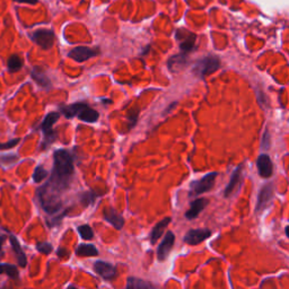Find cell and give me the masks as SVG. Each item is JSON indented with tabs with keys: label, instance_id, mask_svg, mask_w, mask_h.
I'll use <instances>...</instances> for the list:
<instances>
[{
	"label": "cell",
	"instance_id": "cell-2",
	"mask_svg": "<svg viewBox=\"0 0 289 289\" xmlns=\"http://www.w3.org/2000/svg\"><path fill=\"white\" fill-rule=\"evenodd\" d=\"M220 67V60L218 57L216 56H207L205 58L199 59V60L194 63L192 68L193 74L197 77H203L206 75H210L215 72Z\"/></svg>",
	"mask_w": 289,
	"mask_h": 289
},
{
	"label": "cell",
	"instance_id": "cell-15",
	"mask_svg": "<svg viewBox=\"0 0 289 289\" xmlns=\"http://www.w3.org/2000/svg\"><path fill=\"white\" fill-rule=\"evenodd\" d=\"M77 118L80 119V120L84 122H88V123H94L97 120H99L100 114L96 110L92 109L91 106H88L86 103L83 105V108L80 109V111L77 114Z\"/></svg>",
	"mask_w": 289,
	"mask_h": 289
},
{
	"label": "cell",
	"instance_id": "cell-21",
	"mask_svg": "<svg viewBox=\"0 0 289 289\" xmlns=\"http://www.w3.org/2000/svg\"><path fill=\"white\" fill-rule=\"evenodd\" d=\"M126 289H156V287L147 280L130 277L127 282Z\"/></svg>",
	"mask_w": 289,
	"mask_h": 289
},
{
	"label": "cell",
	"instance_id": "cell-29",
	"mask_svg": "<svg viewBox=\"0 0 289 289\" xmlns=\"http://www.w3.org/2000/svg\"><path fill=\"white\" fill-rule=\"evenodd\" d=\"M138 116H139V110L136 109V108L131 110V111H129L128 113H127V119H128V121H129L128 130H130L136 125V123H137Z\"/></svg>",
	"mask_w": 289,
	"mask_h": 289
},
{
	"label": "cell",
	"instance_id": "cell-4",
	"mask_svg": "<svg viewBox=\"0 0 289 289\" xmlns=\"http://www.w3.org/2000/svg\"><path fill=\"white\" fill-rule=\"evenodd\" d=\"M217 177V173L212 172L207 174L203 177H201L200 180H195L193 182H191L190 184V195L191 197H195V195L202 194L212 189V186L215 184Z\"/></svg>",
	"mask_w": 289,
	"mask_h": 289
},
{
	"label": "cell",
	"instance_id": "cell-13",
	"mask_svg": "<svg viewBox=\"0 0 289 289\" xmlns=\"http://www.w3.org/2000/svg\"><path fill=\"white\" fill-rule=\"evenodd\" d=\"M208 203H209V201H208L206 198L195 199L194 201L191 202L190 209L185 212L186 219H194V218H197L198 215L200 214V212L203 209H205Z\"/></svg>",
	"mask_w": 289,
	"mask_h": 289
},
{
	"label": "cell",
	"instance_id": "cell-36",
	"mask_svg": "<svg viewBox=\"0 0 289 289\" xmlns=\"http://www.w3.org/2000/svg\"><path fill=\"white\" fill-rule=\"evenodd\" d=\"M285 232H286V236H289V233H288V226L285 227Z\"/></svg>",
	"mask_w": 289,
	"mask_h": 289
},
{
	"label": "cell",
	"instance_id": "cell-11",
	"mask_svg": "<svg viewBox=\"0 0 289 289\" xmlns=\"http://www.w3.org/2000/svg\"><path fill=\"white\" fill-rule=\"evenodd\" d=\"M257 166H258V171L260 176L263 178H269L271 177L274 173V164L271 161V158L269 155L267 154H262L259 156L258 161H257Z\"/></svg>",
	"mask_w": 289,
	"mask_h": 289
},
{
	"label": "cell",
	"instance_id": "cell-6",
	"mask_svg": "<svg viewBox=\"0 0 289 289\" xmlns=\"http://www.w3.org/2000/svg\"><path fill=\"white\" fill-rule=\"evenodd\" d=\"M100 54L99 48H87V46H77V48L72 49L68 57L74 59L77 62H84L88 60V59L94 58Z\"/></svg>",
	"mask_w": 289,
	"mask_h": 289
},
{
	"label": "cell",
	"instance_id": "cell-30",
	"mask_svg": "<svg viewBox=\"0 0 289 289\" xmlns=\"http://www.w3.org/2000/svg\"><path fill=\"white\" fill-rule=\"evenodd\" d=\"M36 250L43 254H49L52 252L53 248H52V245L48 243V242H41V243L36 244Z\"/></svg>",
	"mask_w": 289,
	"mask_h": 289
},
{
	"label": "cell",
	"instance_id": "cell-18",
	"mask_svg": "<svg viewBox=\"0 0 289 289\" xmlns=\"http://www.w3.org/2000/svg\"><path fill=\"white\" fill-rule=\"evenodd\" d=\"M172 222L171 217H166L163 220H160L159 223L156 224V226L152 228V231L150 233V243L156 244V242L160 239V236L163 235V232L165 231V228L168 226V224Z\"/></svg>",
	"mask_w": 289,
	"mask_h": 289
},
{
	"label": "cell",
	"instance_id": "cell-32",
	"mask_svg": "<svg viewBox=\"0 0 289 289\" xmlns=\"http://www.w3.org/2000/svg\"><path fill=\"white\" fill-rule=\"evenodd\" d=\"M270 147V136L268 131H266L262 138V148L263 149H268Z\"/></svg>",
	"mask_w": 289,
	"mask_h": 289
},
{
	"label": "cell",
	"instance_id": "cell-34",
	"mask_svg": "<svg viewBox=\"0 0 289 289\" xmlns=\"http://www.w3.org/2000/svg\"><path fill=\"white\" fill-rule=\"evenodd\" d=\"M58 256L59 257H69V253H68V251L66 249H59L58 250Z\"/></svg>",
	"mask_w": 289,
	"mask_h": 289
},
{
	"label": "cell",
	"instance_id": "cell-31",
	"mask_svg": "<svg viewBox=\"0 0 289 289\" xmlns=\"http://www.w3.org/2000/svg\"><path fill=\"white\" fill-rule=\"evenodd\" d=\"M19 143V139L16 138V139H11L9 142L6 143V144H1L0 143V150L2 149H11L12 147H15L17 144Z\"/></svg>",
	"mask_w": 289,
	"mask_h": 289
},
{
	"label": "cell",
	"instance_id": "cell-22",
	"mask_svg": "<svg viewBox=\"0 0 289 289\" xmlns=\"http://www.w3.org/2000/svg\"><path fill=\"white\" fill-rule=\"evenodd\" d=\"M84 104H85L84 102H77V103L60 106V113H62L63 116L68 119L75 118V117H77L78 112L80 111V109L83 108Z\"/></svg>",
	"mask_w": 289,
	"mask_h": 289
},
{
	"label": "cell",
	"instance_id": "cell-33",
	"mask_svg": "<svg viewBox=\"0 0 289 289\" xmlns=\"http://www.w3.org/2000/svg\"><path fill=\"white\" fill-rule=\"evenodd\" d=\"M16 2H22V3H29V5H35L39 0H14Z\"/></svg>",
	"mask_w": 289,
	"mask_h": 289
},
{
	"label": "cell",
	"instance_id": "cell-8",
	"mask_svg": "<svg viewBox=\"0 0 289 289\" xmlns=\"http://www.w3.org/2000/svg\"><path fill=\"white\" fill-rule=\"evenodd\" d=\"M211 236V231L208 228H199V229H190L184 236V242L190 245H197L202 243L203 241L209 239Z\"/></svg>",
	"mask_w": 289,
	"mask_h": 289
},
{
	"label": "cell",
	"instance_id": "cell-17",
	"mask_svg": "<svg viewBox=\"0 0 289 289\" xmlns=\"http://www.w3.org/2000/svg\"><path fill=\"white\" fill-rule=\"evenodd\" d=\"M181 39H182V41L180 42L181 53L186 54V56H188L191 51H193V49H194L195 41H197V35H195V34H193V33L188 32L186 33V35L182 36Z\"/></svg>",
	"mask_w": 289,
	"mask_h": 289
},
{
	"label": "cell",
	"instance_id": "cell-20",
	"mask_svg": "<svg viewBox=\"0 0 289 289\" xmlns=\"http://www.w3.org/2000/svg\"><path fill=\"white\" fill-rule=\"evenodd\" d=\"M31 76H32L34 82H35L37 85H40L41 87L49 88L51 86V82H50L49 77L45 75V72L42 70L40 67L33 68Z\"/></svg>",
	"mask_w": 289,
	"mask_h": 289
},
{
	"label": "cell",
	"instance_id": "cell-3",
	"mask_svg": "<svg viewBox=\"0 0 289 289\" xmlns=\"http://www.w3.org/2000/svg\"><path fill=\"white\" fill-rule=\"evenodd\" d=\"M59 118H60V113L50 112L48 116L44 118L43 122H42L41 129L42 131H43V135H44L43 144H42V148H43V149L48 146H50V144H52L57 138V134L54 133V130H53V125L59 120Z\"/></svg>",
	"mask_w": 289,
	"mask_h": 289
},
{
	"label": "cell",
	"instance_id": "cell-16",
	"mask_svg": "<svg viewBox=\"0 0 289 289\" xmlns=\"http://www.w3.org/2000/svg\"><path fill=\"white\" fill-rule=\"evenodd\" d=\"M9 241H10L11 248H12V250H14V253L16 256L17 261H18V265L22 268H25L26 267V263H27V259H26V256H25L22 246H20V244H19L18 240H17L14 235H10Z\"/></svg>",
	"mask_w": 289,
	"mask_h": 289
},
{
	"label": "cell",
	"instance_id": "cell-25",
	"mask_svg": "<svg viewBox=\"0 0 289 289\" xmlns=\"http://www.w3.org/2000/svg\"><path fill=\"white\" fill-rule=\"evenodd\" d=\"M8 70L10 72H16L22 69V67L24 65V62L22 60V58L19 56H17V54H14V56H11L9 59H8Z\"/></svg>",
	"mask_w": 289,
	"mask_h": 289
},
{
	"label": "cell",
	"instance_id": "cell-9",
	"mask_svg": "<svg viewBox=\"0 0 289 289\" xmlns=\"http://www.w3.org/2000/svg\"><path fill=\"white\" fill-rule=\"evenodd\" d=\"M174 243H175V235L172 232H167L159 244L158 249H157V259L159 261L166 260L169 252L173 249Z\"/></svg>",
	"mask_w": 289,
	"mask_h": 289
},
{
	"label": "cell",
	"instance_id": "cell-24",
	"mask_svg": "<svg viewBox=\"0 0 289 289\" xmlns=\"http://www.w3.org/2000/svg\"><path fill=\"white\" fill-rule=\"evenodd\" d=\"M0 275H6L12 279H18L19 277L17 268L9 263H0Z\"/></svg>",
	"mask_w": 289,
	"mask_h": 289
},
{
	"label": "cell",
	"instance_id": "cell-7",
	"mask_svg": "<svg viewBox=\"0 0 289 289\" xmlns=\"http://www.w3.org/2000/svg\"><path fill=\"white\" fill-rule=\"evenodd\" d=\"M274 198V184L273 183H267L263 185L260 192L258 195V202L256 207L257 212H261L266 209V208L270 205L271 200Z\"/></svg>",
	"mask_w": 289,
	"mask_h": 289
},
{
	"label": "cell",
	"instance_id": "cell-14",
	"mask_svg": "<svg viewBox=\"0 0 289 289\" xmlns=\"http://www.w3.org/2000/svg\"><path fill=\"white\" fill-rule=\"evenodd\" d=\"M242 165H240L239 167H237L235 171H234L233 175L231 177V181H229L228 185L226 186V189L224 191V197H231V195L235 192V190L239 188L240 184H241V175H242Z\"/></svg>",
	"mask_w": 289,
	"mask_h": 289
},
{
	"label": "cell",
	"instance_id": "cell-28",
	"mask_svg": "<svg viewBox=\"0 0 289 289\" xmlns=\"http://www.w3.org/2000/svg\"><path fill=\"white\" fill-rule=\"evenodd\" d=\"M48 171L43 167V166H37L35 168V171H34V174H33V180L34 182H36V183H40V182H42L44 180V178L48 176Z\"/></svg>",
	"mask_w": 289,
	"mask_h": 289
},
{
	"label": "cell",
	"instance_id": "cell-1",
	"mask_svg": "<svg viewBox=\"0 0 289 289\" xmlns=\"http://www.w3.org/2000/svg\"><path fill=\"white\" fill-rule=\"evenodd\" d=\"M74 158L66 149H58L53 154V169L49 181L37 190V199L43 210L54 215L62 208L61 197L69 189L74 176Z\"/></svg>",
	"mask_w": 289,
	"mask_h": 289
},
{
	"label": "cell",
	"instance_id": "cell-26",
	"mask_svg": "<svg viewBox=\"0 0 289 289\" xmlns=\"http://www.w3.org/2000/svg\"><path fill=\"white\" fill-rule=\"evenodd\" d=\"M99 197V194L93 192V191H87V192H84L80 194V202L84 207H88L94 203V201Z\"/></svg>",
	"mask_w": 289,
	"mask_h": 289
},
{
	"label": "cell",
	"instance_id": "cell-23",
	"mask_svg": "<svg viewBox=\"0 0 289 289\" xmlns=\"http://www.w3.org/2000/svg\"><path fill=\"white\" fill-rule=\"evenodd\" d=\"M76 254L78 257H96L99 251L93 244H80L76 250Z\"/></svg>",
	"mask_w": 289,
	"mask_h": 289
},
{
	"label": "cell",
	"instance_id": "cell-19",
	"mask_svg": "<svg viewBox=\"0 0 289 289\" xmlns=\"http://www.w3.org/2000/svg\"><path fill=\"white\" fill-rule=\"evenodd\" d=\"M186 63H188V56L186 54H175V56L169 58L168 69L173 72H177L182 68L185 67Z\"/></svg>",
	"mask_w": 289,
	"mask_h": 289
},
{
	"label": "cell",
	"instance_id": "cell-35",
	"mask_svg": "<svg viewBox=\"0 0 289 289\" xmlns=\"http://www.w3.org/2000/svg\"><path fill=\"white\" fill-rule=\"evenodd\" d=\"M5 240V236L0 235V257H2V242Z\"/></svg>",
	"mask_w": 289,
	"mask_h": 289
},
{
	"label": "cell",
	"instance_id": "cell-10",
	"mask_svg": "<svg viewBox=\"0 0 289 289\" xmlns=\"http://www.w3.org/2000/svg\"><path fill=\"white\" fill-rule=\"evenodd\" d=\"M94 271L105 280H112L117 277V268L105 261H96L94 263Z\"/></svg>",
	"mask_w": 289,
	"mask_h": 289
},
{
	"label": "cell",
	"instance_id": "cell-37",
	"mask_svg": "<svg viewBox=\"0 0 289 289\" xmlns=\"http://www.w3.org/2000/svg\"><path fill=\"white\" fill-rule=\"evenodd\" d=\"M67 289H78V288H77V287H75V286H69V287H68Z\"/></svg>",
	"mask_w": 289,
	"mask_h": 289
},
{
	"label": "cell",
	"instance_id": "cell-5",
	"mask_svg": "<svg viewBox=\"0 0 289 289\" xmlns=\"http://www.w3.org/2000/svg\"><path fill=\"white\" fill-rule=\"evenodd\" d=\"M31 39L43 50H49L53 46L54 41H56V35L54 32L51 29H37L33 32Z\"/></svg>",
	"mask_w": 289,
	"mask_h": 289
},
{
	"label": "cell",
	"instance_id": "cell-27",
	"mask_svg": "<svg viewBox=\"0 0 289 289\" xmlns=\"http://www.w3.org/2000/svg\"><path fill=\"white\" fill-rule=\"evenodd\" d=\"M77 231L80 237L85 241H89L94 237V232H93V229L89 225H80V226H78Z\"/></svg>",
	"mask_w": 289,
	"mask_h": 289
},
{
	"label": "cell",
	"instance_id": "cell-12",
	"mask_svg": "<svg viewBox=\"0 0 289 289\" xmlns=\"http://www.w3.org/2000/svg\"><path fill=\"white\" fill-rule=\"evenodd\" d=\"M103 217L106 222L113 225L114 228L122 229V227L125 226V223H126L125 218H123L122 215L119 214L116 209H113L112 207L105 208L103 211Z\"/></svg>",
	"mask_w": 289,
	"mask_h": 289
}]
</instances>
